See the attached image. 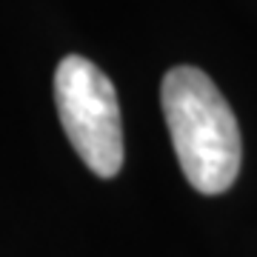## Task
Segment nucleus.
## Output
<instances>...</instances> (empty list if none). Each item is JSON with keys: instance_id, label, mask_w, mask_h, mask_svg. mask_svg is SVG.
<instances>
[{"instance_id": "1", "label": "nucleus", "mask_w": 257, "mask_h": 257, "mask_svg": "<svg viewBox=\"0 0 257 257\" xmlns=\"http://www.w3.org/2000/svg\"><path fill=\"white\" fill-rule=\"evenodd\" d=\"M160 106L183 177L200 194H223L240 175V126L217 83L194 66L163 74Z\"/></svg>"}, {"instance_id": "2", "label": "nucleus", "mask_w": 257, "mask_h": 257, "mask_svg": "<svg viewBox=\"0 0 257 257\" xmlns=\"http://www.w3.org/2000/svg\"><path fill=\"white\" fill-rule=\"evenodd\" d=\"M55 103L69 143L97 177L123 169V123L117 92L106 74L80 55H69L55 72Z\"/></svg>"}]
</instances>
